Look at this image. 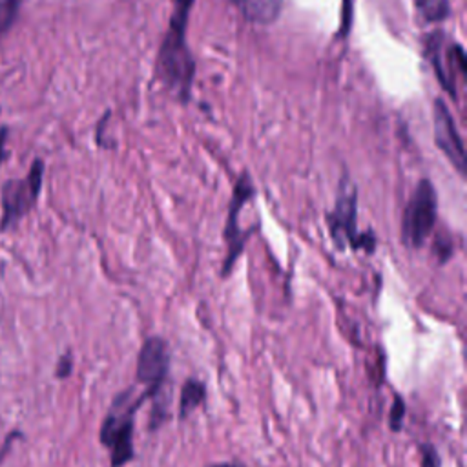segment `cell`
Instances as JSON below:
<instances>
[{
	"label": "cell",
	"instance_id": "8",
	"mask_svg": "<svg viewBox=\"0 0 467 467\" xmlns=\"http://www.w3.org/2000/svg\"><path fill=\"white\" fill-rule=\"evenodd\" d=\"M254 193V188H252V182L246 175H243L237 184H235V190H234V199H232V204H230V213H228V221H226V230H224V239H226V246H228V254H226V259H224V265H223V275H226L235 259L239 257L243 246H244V237L246 234H243L239 230V224H237V219H239V210L241 206L250 199V195Z\"/></svg>",
	"mask_w": 467,
	"mask_h": 467
},
{
	"label": "cell",
	"instance_id": "6",
	"mask_svg": "<svg viewBox=\"0 0 467 467\" xmlns=\"http://www.w3.org/2000/svg\"><path fill=\"white\" fill-rule=\"evenodd\" d=\"M170 368V350L162 337L153 336L148 337L137 358V379L146 385L148 398L153 394L157 387H161L168 379Z\"/></svg>",
	"mask_w": 467,
	"mask_h": 467
},
{
	"label": "cell",
	"instance_id": "2",
	"mask_svg": "<svg viewBox=\"0 0 467 467\" xmlns=\"http://www.w3.org/2000/svg\"><path fill=\"white\" fill-rule=\"evenodd\" d=\"M148 398L146 390L139 396L135 389H126L119 392L109 409L106 418L100 425V443L109 451L111 467H122L133 458V423L135 414L140 403Z\"/></svg>",
	"mask_w": 467,
	"mask_h": 467
},
{
	"label": "cell",
	"instance_id": "4",
	"mask_svg": "<svg viewBox=\"0 0 467 467\" xmlns=\"http://www.w3.org/2000/svg\"><path fill=\"white\" fill-rule=\"evenodd\" d=\"M44 166L35 161L24 181H7L2 188V221L0 230L11 228L35 204L42 188Z\"/></svg>",
	"mask_w": 467,
	"mask_h": 467
},
{
	"label": "cell",
	"instance_id": "14",
	"mask_svg": "<svg viewBox=\"0 0 467 467\" xmlns=\"http://www.w3.org/2000/svg\"><path fill=\"white\" fill-rule=\"evenodd\" d=\"M420 458L421 467H440V454L432 443H421L420 445Z\"/></svg>",
	"mask_w": 467,
	"mask_h": 467
},
{
	"label": "cell",
	"instance_id": "7",
	"mask_svg": "<svg viewBox=\"0 0 467 467\" xmlns=\"http://www.w3.org/2000/svg\"><path fill=\"white\" fill-rule=\"evenodd\" d=\"M434 142L443 151V155L451 161V164L458 170L460 175L465 173V148L463 140L458 133L454 119L447 108V104L440 99L434 100Z\"/></svg>",
	"mask_w": 467,
	"mask_h": 467
},
{
	"label": "cell",
	"instance_id": "11",
	"mask_svg": "<svg viewBox=\"0 0 467 467\" xmlns=\"http://www.w3.org/2000/svg\"><path fill=\"white\" fill-rule=\"evenodd\" d=\"M418 13L427 22H441L449 16L451 5L449 0H412Z\"/></svg>",
	"mask_w": 467,
	"mask_h": 467
},
{
	"label": "cell",
	"instance_id": "3",
	"mask_svg": "<svg viewBox=\"0 0 467 467\" xmlns=\"http://www.w3.org/2000/svg\"><path fill=\"white\" fill-rule=\"evenodd\" d=\"M438 199L431 181L418 182L412 197L409 199L401 219V239L405 246L420 248L436 224Z\"/></svg>",
	"mask_w": 467,
	"mask_h": 467
},
{
	"label": "cell",
	"instance_id": "18",
	"mask_svg": "<svg viewBox=\"0 0 467 467\" xmlns=\"http://www.w3.org/2000/svg\"><path fill=\"white\" fill-rule=\"evenodd\" d=\"M210 467H246V465H241V463H234V462H226V463H213Z\"/></svg>",
	"mask_w": 467,
	"mask_h": 467
},
{
	"label": "cell",
	"instance_id": "10",
	"mask_svg": "<svg viewBox=\"0 0 467 467\" xmlns=\"http://www.w3.org/2000/svg\"><path fill=\"white\" fill-rule=\"evenodd\" d=\"M204 383L199 379H186L182 389H181V398H179V418L184 420L190 412L195 410L204 401Z\"/></svg>",
	"mask_w": 467,
	"mask_h": 467
},
{
	"label": "cell",
	"instance_id": "5",
	"mask_svg": "<svg viewBox=\"0 0 467 467\" xmlns=\"http://www.w3.org/2000/svg\"><path fill=\"white\" fill-rule=\"evenodd\" d=\"M356 215V192L352 186L343 184L336 206L328 217V228L334 237V243L337 246L348 243L356 250L365 248L370 252L374 248V237L367 234H358Z\"/></svg>",
	"mask_w": 467,
	"mask_h": 467
},
{
	"label": "cell",
	"instance_id": "17",
	"mask_svg": "<svg viewBox=\"0 0 467 467\" xmlns=\"http://www.w3.org/2000/svg\"><path fill=\"white\" fill-rule=\"evenodd\" d=\"M5 135H7V130H5V128H2V130H0V162H2V161H4V157H5V151H4Z\"/></svg>",
	"mask_w": 467,
	"mask_h": 467
},
{
	"label": "cell",
	"instance_id": "16",
	"mask_svg": "<svg viewBox=\"0 0 467 467\" xmlns=\"http://www.w3.org/2000/svg\"><path fill=\"white\" fill-rule=\"evenodd\" d=\"M20 432H11L7 438H5V441H4V445L0 447V460L5 456V452L9 451V447H11V443H13V440H15V436H18Z\"/></svg>",
	"mask_w": 467,
	"mask_h": 467
},
{
	"label": "cell",
	"instance_id": "1",
	"mask_svg": "<svg viewBox=\"0 0 467 467\" xmlns=\"http://www.w3.org/2000/svg\"><path fill=\"white\" fill-rule=\"evenodd\" d=\"M192 5L193 0H173L170 24L164 33L157 60L161 80L181 100H188L195 73V62L186 42V29Z\"/></svg>",
	"mask_w": 467,
	"mask_h": 467
},
{
	"label": "cell",
	"instance_id": "13",
	"mask_svg": "<svg viewBox=\"0 0 467 467\" xmlns=\"http://www.w3.org/2000/svg\"><path fill=\"white\" fill-rule=\"evenodd\" d=\"M405 418V401L401 396H396L390 407V414H389V425L392 431H400L401 429V421Z\"/></svg>",
	"mask_w": 467,
	"mask_h": 467
},
{
	"label": "cell",
	"instance_id": "12",
	"mask_svg": "<svg viewBox=\"0 0 467 467\" xmlns=\"http://www.w3.org/2000/svg\"><path fill=\"white\" fill-rule=\"evenodd\" d=\"M22 0H0V35L5 33L15 22Z\"/></svg>",
	"mask_w": 467,
	"mask_h": 467
},
{
	"label": "cell",
	"instance_id": "9",
	"mask_svg": "<svg viewBox=\"0 0 467 467\" xmlns=\"http://www.w3.org/2000/svg\"><path fill=\"white\" fill-rule=\"evenodd\" d=\"M250 22L270 24L281 11V0H230Z\"/></svg>",
	"mask_w": 467,
	"mask_h": 467
},
{
	"label": "cell",
	"instance_id": "15",
	"mask_svg": "<svg viewBox=\"0 0 467 467\" xmlns=\"http://www.w3.org/2000/svg\"><path fill=\"white\" fill-rule=\"evenodd\" d=\"M73 370V358H71V352H64L57 363V370H55V376L60 378V379H66L69 378Z\"/></svg>",
	"mask_w": 467,
	"mask_h": 467
}]
</instances>
